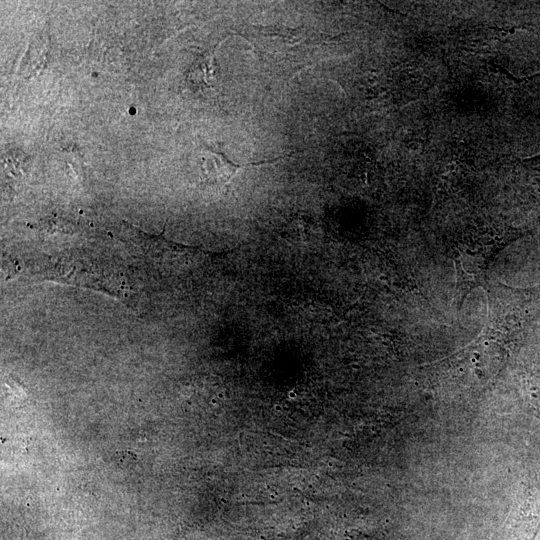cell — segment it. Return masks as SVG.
<instances>
[{
    "instance_id": "4",
    "label": "cell",
    "mask_w": 540,
    "mask_h": 540,
    "mask_svg": "<svg viewBox=\"0 0 540 540\" xmlns=\"http://www.w3.org/2000/svg\"><path fill=\"white\" fill-rule=\"evenodd\" d=\"M48 43V36L44 31L32 38L19 65V77L28 78L43 69L46 64Z\"/></svg>"
},
{
    "instance_id": "5",
    "label": "cell",
    "mask_w": 540,
    "mask_h": 540,
    "mask_svg": "<svg viewBox=\"0 0 540 540\" xmlns=\"http://www.w3.org/2000/svg\"><path fill=\"white\" fill-rule=\"evenodd\" d=\"M522 164L533 173L534 178L540 183V154L521 160Z\"/></svg>"
},
{
    "instance_id": "3",
    "label": "cell",
    "mask_w": 540,
    "mask_h": 540,
    "mask_svg": "<svg viewBox=\"0 0 540 540\" xmlns=\"http://www.w3.org/2000/svg\"><path fill=\"white\" fill-rule=\"evenodd\" d=\"M540 530V500L526 499L509 520L506 540H534Z\"/></svg>"
},
{
    "instance_id": "2",
    "label": "cell",
    "mask_w": 540,
    "mask_h": 540,
    "mask_svg": "<svg viewBox=\"0 0 540 540\" xmlns=\"http://www.w3.org/2000/svg\"><path fill=\"white\" fill-rule=\"evenodd\" d=\"M208 155L204 158V171L207 176V179L213 184L219 186L227 185L230 180L237 174L241 169L260 166L263 164H272L278 162L282 159L292 157L293 153L288 155H281L274 157L272 159H266L256 162H249L238 164L231 161L224 153L214 151L213 149L207 148Z\"/></svg>"
},
{
    "instance_id": "1",
    "label": "cell",
    "mask_w": 540,
    "mask_h": 540,
    "mask_svg": "<svg viewBox=\"0 0 540 540\" xmlns=\"http://www.w3.org/2000/svg\"><path fill=\"white\" fill-rule=\"evenodd\" d=\"M520 235V232L513 230L491 244L479 239L480 244L476 248H472L467 241L453 247V262L456 271L454 302L456 301L458 310L470 291L487 283L489 267L498 252Z\"/></svg>"
}]
</instances>
